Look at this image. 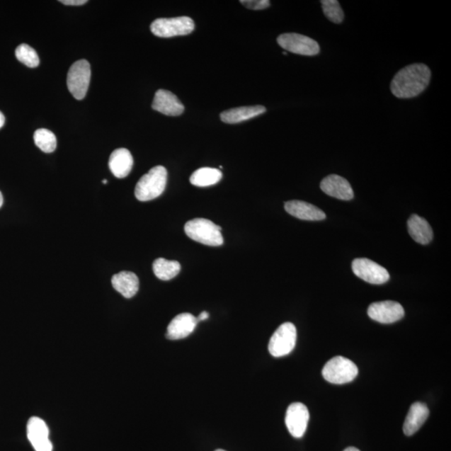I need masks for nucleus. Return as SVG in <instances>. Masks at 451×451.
<instances>
[{
  "label": "nucleus",
  "mask_w": 451,
  "mask_h": 451,
  "mask_svg": "<svg viewBox=\"0 0 451 451\" xmlns=\"http://www.w3.org/2000/svg\"><path fill=\"white\" fill-rule=\"evenodd\" d=\"M59 2L64 4V6H80L86 4L88 1L87 0H62V1Z\"/></svg>",
  "instance_id": "nucleus-28"
},
{
  "label": "nucleus",
  "mask_w": 451,
  "mask_h": 451,
  "mask_svg": "<svg viewBox=\"0 0 451 451\" xmlns=\"http://www.w3.org/2000/svg\"><path fill=\"white\" fill-rule=\"evenodd\" d=\"M111 282L115 290L125 299H132L139 290V278L132 272L122 271L115 274Z\"/></svg>",
  "instance_id": "nucleus-20"
},
{
  "label": "nucleus",
  "mask_w": 451,
  "mask_h": 451,
  "mask_svg": "<svg viewBox=\"0 0 451 451\" xmlns=\"http://www.w3.org/2000/svg\"><path fill=\"white\" fill-rule=\"evenodd\" d=\"M102 183L106 184L107 183V180L102 181Z\"/></svg>",
  "instance_id": "nucleus-33"
},
{
  "label": "nucleus",
  "mask_w": 451,
  "mask_h": 451,
  "mask_svg": "<svg viewBox=\"0 0 451 451\" xmlns=\"http://www.w3.org/2000/svg\"><path fill=\"white\" fill-rule=\"evenodd\" d=\"M243 6L253 11H261L270 6V1L268 0H241Z\"/></svg>",
  "instance_id": "nucleus-27"
},
{
  "label": "nucleus",
  "mask_w": 451,
  "mask_h": 451,
  "mask_svg": "<svg viewBox=\"0 0 451 451\" xmlns=\"http://www.w3.org/2000/svg\"><path fill=\"white\" fill-rule=\"evenodd\" d=\"M322 374L325 380L334 384L352 382L359 374V370L350 360L343 356H336L324 365Z\"/></svg>",
  "instance_id": "nucleus-4"
},
{
  "label": "nucleus",
  "mask_w": 451,
  "mask_h": 451,
  "mask_svg": "<svg viewBox=\"0 0 451 451\" xmlns=\"http://www.w3.org/2000/svg\"><path fill=\"white\" fill-rule=\"evenodd\" d=\"M370 319L381 324H393L404 318V310L401 304L394 301H382L369 307Z\"/></svg>",
  "instance_id": "nucleus-11"
},
{
  "label": "nucleus",
  "mask_w": 451,
  "mask_h": 451,
  "mask_svg": "<svg viewBox=\"0 0 451 451\" xmlns=\"http://www.w3.org/2000/svg\"><path fill=\"white\" fill-rule=\"evenodd\" d=\"M343 451H360V450L359 449L355 448V447H348Z\"/></svg>",
  "instance_id": "nucleus-31"
},
{
  "label": "nucleus",
  "mask_w": 451,
  "mask_h": 451,
  "mask_svg": "<svg viewBox=\"0 0 451 451\" xmlns=\"http://www.w3.org/2000/svg\"><path fill=\"white\" fill-rule=\"evenodd\" d=\"M297 341L295 324L285 323L278 328L269 341L268 350L273 357H283L294 350Z\"/></svg>",
  "instance_id": "nucleus-7"
},
{
  "label": "nucleus",
  "mask_w": 451,
  "mask_h": 451,
  "mask_svg": "<svg viewBox=\"0 0 451 451\" xmlns=\"http://www.w3.org/2000/svg\"><path fill=\"white\" fill-rule=\"evenodd\" d=\"M222 178L220 170L211 169V167H202L190 176V181L194 185L199 188L209 187L219 183Z\"/></svg>",
  "instance_id": "nucleus-22"
},
{
  "label": "nucleus",
  "mask_w": 451,
  "mask_h": 451,
  "mask_svg": "<svg viewBox=\"0 0 451 451\" xmlns=\"http://www.w3.org/2000/svg\"><path fill=\"white\" fill-rule=\"evenodd\" d=\"M285 210L292 217L306 221H321L326 218L325 213L312 204L303 201H290L285 205Z\"/></svg>",
  "instance_id": "nucleus-16"
},
{
  "label": "nucleus",
  "mask_w": 451,
  "mask_h": 451,
  "mask_svg": "<svg viewBox=\"0 0 451 451\" xmlns=\"http://www.w3.org/2000/svg\"><path fill=\"white\" fill-rule=\"evenodd\" d=\"M198 324V319L192 314H178L167 327L166 338L171 341L187 338L194 331Z\"/></svg>",
  "instance_id": "nucleus-15"
},
{
  "label": "nucleus",
  "mask_w": 451,
  "mask_h": 451,
  "mask_svg": "<svg viewBox=\"0 0 451 451\" xmlns=\"http://www.w3.org/2000/svg\"><path fill=\"white\" fill-rule=\"evenodd\" d=\"M185 234L198 243L218 246L223 244L222 227L205 218H195L185 223L184 227Z\"/></svg>",
  "instance_id": "nucleus-3"
},
{
  "label": "nucleus",
  "mask_w": 451,
  "mask_h": 451,
  "mask_svg": "<svg viewBox=\"0 0 451 451\" xmlns=\"http://www.w3.org/2000/svg\"><path fill=\"white\" fill-rule=\"evenodd\" d=\"M16 55L18 62L25 64L28 67L35 68L40 64L38 54L31 46L26 44L18 46Z\"/></svg>",
  "instance_id": "nucleus-25"
},
{
  "label": "nucleus",
  "mask_w": 451,
  "mask_h": 451,
  "mask_svg": "<svg viewBox=\"0 0 451 451\" xmlns=\"http://www.w3.org/2000/svg\"><path fill=\"white\" fill-rule=\"evenodd\" d=\"M430 77V69L425 64H412L395 74L390 89L397 98H413L426 89Z\"/></svg>",
  "instance_id": "nucleus-1"
},
{
  "label": "nucleus",
  "mask_w": 451,
  "mask_h": 451,
  "mask_svg": "<svg viewBox=\"0 0 451 451\" xmlns=\"http://www.w3.org/2000/svg\"><path fill=\"white\" fill-rule=\"evenodd\" d=\"M215 451H226V450L219 449V450H217Z\"/></svg>",
  "instance_id": "nucleus-35"
},
{
  "label": "nucleus",
  "mask_w": 451,
  "mask_h": 451,
  "mask_svg": "<svg viewBox=\"0 0 451 451\" xmlns=\"http://www.w3.org/2000/svg\"><path fill=\"white\" fill-rule=\"evenodd\" d=\"M353 273L371 285H384L389 280V273L381 265L368 258H356L352 263Z\"/></svg>",
  "instance_id": "nucleus-9"
},
{
  "label": "nucleus",
  "mask_w": 451,
  "mask_h": 451,
  "mask_svg": "<svg viewBox=\"0 0 451 451\" xmlns=\"http://www.w3.org/2000/svg\"><path fill=\"white\" fill-rule=\"evenodd\" d=\"M91 71L86 59L78 60L69 68L67 76L69 91L76 100L85 98L91 82Z\"/></svg>",
  "instance_id": "nucleus-6"
},
{
  "label": "nucleus",
  "mask_w": 451,
  "mask_h": 451,
  "mask_svg": "<svg viewBox=\"0 0 451 451\" xmlns=\"http://www.w3.org/2000/svg\"><path fill=\"white\" fill-rule=\"evenodd\" d=\"M35 143L42 152H53L57 147V139L55 135L47 129H39L34 134Z\"/></svg>",
  "instance_id": "nucleus-24"
},
{
  "label": "nucleus",
  "mask_w": 451,
  "mask_h": 451,
  "mask_svg": "<svg viewBox=\"0 0 451 451\" xmlns=\"http://www.w3.org/2000/svg\"><path fill=\"white\" fill-rule=\"evenodd\" d=\"M266 108L263 105L243 106L223 111L220 118L223 122L236 124L253 119L256 116L266 113Z\"/></svg>",
  "instance_id": "nucleus-19"
},
{
  "label": "nucleus",
  "mask_w": 451,
  "mask_h": 451,
  "mask_svg": "<svg viewBox=\"0 0 451 451\" xmlns=\"http://www.w3.org/2000/svg\"><path fill=\"white\" fill-rule=\"evenodd\" d=\"M152 109L166 115L178 116L184 113L185 107L178 96L166 90H158L153 100Z\"/></svg>",
  "instance_id": "nucleus-14"
},
{
  "label": "nucleus",
  "mask_w": 451,
  "mask_h": 451,
  "mask_svg": "<svg viewBox=\"0 0 451 451\" xmlns=\"http://www.w3.org/2000/svg\"><path fill=\"white\" fill-rule=\"evenodd\" d=\"M309 421V412L304 404L296 402L287 408L285 424L288 431L295 438L299 439L304 436Z\"/></svg>",
  "instance_id": "nucleus-10"
},
{
  "label": "nucleus",
  "mask_w": 451,
  "mask_h": 451,
  "mask_svg": "<svg viewBox=\"0 0 451 451\" xmlns=\"http://www.w3.org/2000/svg\"><path fill=\"white\" fill-rule=\"evenodd\" d=\"M3 203H4V198H3V195L1 192H0V207H2Z\"/></svg>",
  "instance_id": "nucleus-32"
},
{
  "label": "nucleus",
  "mask_w": 451,
  "mask_h": 451,
  "mask_svg": "<svg viewBox=\"0 0 451 451\" xmlns=\"http://www.w3.org/2000/svg\"><path fill=\"white\" fill-rule=\"evenodd\" d=\"M49 428L39 417H32L28 421L27 436L35 451H52L53 445L49 439Z\"/></svg>",
  "instance_id": "nucleus-12"
},
{
  "label": "nucleus",
  "mask_w": 451,
  "mask_h": 451,
  "mask_svg": "<svg viewBox=\"0 0 451 451\" xmlns=\"http://www.w3.org/2000/svg\"><path fill=\"white\" fill-rule=\"evenodd\" d=\"M322 4L323 11L330 21L341 24L343 22L345 15L342 11L341 4L337 0H323Z\"/></svg>",
  "instance_id": "nucleus-26"
},
{
  "label": "nucleus",
  "mask_w": 451,
  "mask_h": 451,
  "mask_svg": "<svg viewBox=\"0 0 451 451\" xmlns=\"http://www.w3.org/2000/svg\"><path fill=\"white\" fill-rule=\"evenodd\" d=\"M278 43L291 53L314 57L320 52L317 41L308 36L296 33L282 34L278 37Z\"/></svg>",
  "instance_id": "nucleus-8"
},
{
  "label": "nucleus",
  "mask_w": 451,
  "mask_h": 451,
  "mask_svg": "<svg viewBox=\"0 0 451 451\" xmlns=\"http://www.w3.org/2000/svg\"><path fill=\"white\" fill-rule=\"evenodd\" d=\"M167 181V171L164 166L153 167L139 180L135 196L141 202H148L164 193Z\"/></svg>",
  "instance_id": "nucleus-2"
},
{
  "label": "nucleus",
  "mask_w": 451,
  "mask_h": 451,
  "mask_svg": "<svg viewBox=\"0 0 451 451\" xmlns=\"http://www.w3.org/2000/svg\"><path fill=\"white\" fill-rule=\"evenodd\" d=\"M408 231L416 243L426 245L433 239V230L425 218L413 214L408 220Z\"/></svg>",
  "instance_id": "nucleus-21"
},
{
  "label": "nucleus",
  "mask_w": 451,
  "mask_h": 451,
  "mask_svg": "<svg viewBox=\"0 0 451 451\" xmlns=\"http://www.w3.org/2000/svg\"><path fill=\"white\" fill-rule=\"evenodd\" d=\"M320 188L329 196L343 200V201H350L355 196L350 183L346 178L338 175L326 176L321 181Z\"/></svg>",
  "instance_id": "nucleus-13"
},
{
  "label": "nucleus",
  "mask_w": 451,
  "mask_h": 451,
  "mask_svg": "<svg viewBox=\"0 0 451 451\" xmlns=\"http://www.w3.org/2000/svg\"><path fill=\"white\" fill-rule=\"evenodd\" d=\"M4 122H6V118H4V114L0 111V129L4 127Z\"/></svg>",
  "instance_id": "nucleus-30"
},
{
  "label": "nucleus",
  "mask_w": 451,
  "mask_h": 451,
  "mask_svg": "<svg viewBox=\"0 0 451 451\" xmlns=\"http://www.w3.org/2000/svg\"><path fill=\"white\" fill-rule=\"evenodd\" d=\"M429 415V409L426 404L421 402L413 404L404 423V435L407 436L415 435L424 425Z\"/></svg>",
  "instance_id": "nucleus-17"
},
{
  "label": "nucleus",
  "mask_w": 451,
  "mask_h": 451,
  "mask_svg": "<svg viewBox=\"0 0 451 451\" xmlns=\"http://www.w3.org/2000/svg\"><path fill=\"white\" fill-rule=\"evenodd\" d=\"M209 318V314L207 312H202L201 314H200V315L198 316V321L199 322V321H203V320H206Z\"/></svg>",
  "instance_id": "nucleus-29"
},
{
  "label": "nucleus",
  "mask_w": 451,
  "mask_h": 451,
  "mask_svg": "<svg viewBox=\"0 0 451 451\" xmlns=\"http://www.w3.org/2000/svg\"><path fill=\"white\" fill-rule=\"evenodd\" d=\"M133 157L127 149H116L110 156L109 167L111 173L118 178H125L131 173Z\"/></svg>",
  "instance_id": "nucleus-18"
},
{
  "label": "nucleus",
  "mask_w": 451,
  "mask_h": 451,
  "mask_svg": "<svg viewBox=\"0 0 451 451\" xmlns=\"http://www.w3.org/2000/svg\"><path fill=\"white\" fill-rule=\"evenodd\" d=\"M282 54H283V55H287V51H283V53H282Z\"/></svg>",
  "instance_id": "nucleus-34"
},
{
  "label": "nucleus",
  "mask_w": 451,
  "mask_h": 451,
  "mask_svg": "<svg viewBox=\"0 0 451 451\" xmlns=\"http://www.w3.org/2000/svg\"><path fill=\"white\" fill-rule=\"evenodd\" d=\"M194 29V21L188 16L157 18L151 25L152 34L161 38L187 35Z\"/></svg>",
  "instance_id": "nucleus-5"
},
{
  "label": "nucleus",
  "mask_w": 451,
  "mask_h": 451,
  "mask_svg": "<svg viewBox=\"0 0 451 451\" xmlns=\"http://www.w3.org/2000/svg\"><path fill=\"white\" fill-rule=\"evenodd\" d=\"M152 268L156 278L164 281L171 280L181 271V264L178 261H169L162 258L155 260Z\"/></svg>",
  "instance_id": "nucleus-23"
}]
</instances>
